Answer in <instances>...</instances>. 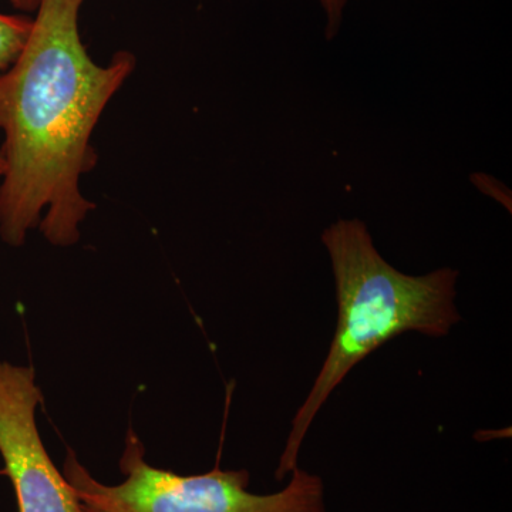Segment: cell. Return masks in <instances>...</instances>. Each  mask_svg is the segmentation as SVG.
<instances>
[{
	"label": "cell",
	"mask_w": 512,
	"mask_h": 512,
	"mask_svg": "<svg viewBox=\"0 0 512 512\" xmlns=\"http://www.w3.org/2000/svg\"><path fill=\"white\" fill-rule=\"evenodd\" d=\"M350 2L352 0H318L323 15H325V35L329 40L338 36L343 15H345V10Z\"/></svg>",
	"instance_id": "8992f818"
},
{
	"label": "cell",
	"mask_w": 512,
	"mask_h": 512,
	"mask_svg": "<svg viewBox=\"0 0 512 512\" xmlns=\"http://www.w3.org/2000/svg\"><path fill=\"white\" fill-rule=\"evenodd\" d=\"M144 456L143 443L130 430L120 458L123 483H101L72 450L63 476L83 512H326L325 483L299 466L281 491L255 494L248 490L247 470L214 468L181 476L151 466Z\"/></svg>",
	"instance_id": "3957f363"
},
{
	"label": "cell",
	"mask_w": 512,
	"mask_h": 512,
	"mask_svg": "<svg viewBox=\"0 0 512 512\" xmlns=\"http://www.w3.org/2000/svg\"><path fill=\"white\" fill-rule=\"evenodd\" d=\"M33 19L0 13V76L16 62L32 32Z\"/></svg>",
	"instance_id": "5b68a950"
},
{
	"label": "cell",
	"mask_w": 512,
	"mask_h": 512,
	"mask_svg": "<svg viewBox=\"0 0 512 512\" xmlns=\"http://www.w3.org/2000/svg\"><path fill=\"white\" fill-rule=\"evenodd\" d=\"M15 8L20 10H28V12H32V10H36L37 6H39L40 0H9Z\"/></svg>",
	"instance_id": "52a82bcc"
},
{
	"label": "cell",
	"mask_w": 512,
	"mask_h": 512,
	"mask_svg": "<svg viewBox=\"0 0 512 512\" xmlns=\"http://www.w3.org/2000/svg\"><path fill=\"white\" fill-rule=\"evenodd\" d=\"M3 171H5V161H3L2 153H0V177H2Z\"/></svg>",
	"instance_id": "ba28073f"
},
{
	"label": "cell",
	"mask_w": 512,
	"mask_h": 512,
	"mask_svg": "<svg viewBox=\"0 0 512 512\" xmlns=\"http://www.w3.org/2000/svg\"><path fill=\"white\" fill-rule=\"evenodd\" d=\"M322 244L335 279L338 320L328 356L293 417L275 471L279 481L298 467L313 420L353 367L404 333L444 338L461 322L456 269L404 274L377 251L369 228L357 218L333 222L322 232Z\"/></svg>",
	"instance_id": "7a4b0ae2"
},
{
	"label": "cell",
	"mask_w": 512,
	"mask_h": 512,
	"mask_svg": "<svg viewBox=\"0 0 512 512\" xmlns=\"http://www.w3.org/2000/svg\"><path fill=\"white\" fill-rule=\"evenodd\" d=\"M83 3L40 0L28 42L0 76V238L10 247H22L37 225L50 244L70 247L96 207L80 188L96 161L90 140L136 57L94 62L80 37Z\"/></svg>",
	"instance_id": "6da1fadb"
},
{
	"label": "cell",
	"mask_w": 512,
	"mask_h": 512,
	"mask_svg": "<svg viewBox=\"0 0 512 512\" xmlns=\"http://www.w3.org/2000/svg\"><path fill=\"white\" fill-rule=\"evenodd\" d=\"M42 402L35 370L0 360V458L19 512H83L37 429Z\"/></svg>",
	"instance_id": "277c9868"
}]
</instances>
